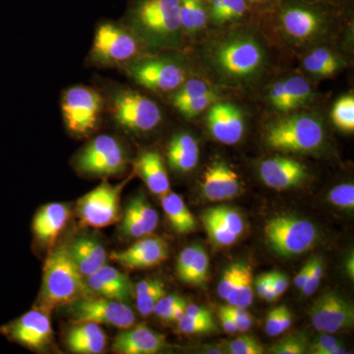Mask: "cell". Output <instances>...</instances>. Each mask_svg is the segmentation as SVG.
Here are the masks:
<instances>
[{
    "mask_svg": "<svg viewBox=\"0 0 354 354\" xmlns=\"http://www.w3.org/2000/svg\"><path fill=\"white\" fill-rule=\"evenodd\" d=\"M206 58L216 75L230 85L255 81L267 65L264 46L246 32H230L216 39L207 48Z\"/></svg>",
    "mask_w": 354,
    "mask_h": 354,
    "instance_id": "cell-1",
    "label": "cell"
},
{
    "mask_svg": "<svg viewBox=\"0 0 354 354\" xmlns=\"http://www.w3.org/2000/svg\"><path fill=\"white\" fill-rule=\"evenodd\" d=\"M129 24L153 50L176 48L183 41L179 0H138L130 12Z\"/></svg>",
    "mask_w": 354,
    "mask_h": 354,
    "instance_id": "cell-2",
    "label": "cell"
},
{
    "mask_svg": "<svg viewBox=\"0 0 354 354\" xmlns=\"http://www.w3.org/2000/svg\"><path fill=\"white\" fill-rule=\"evenodd\" d=\"M91 293L84 277L69 252L68 245L58 246L46 258L44 267L39 302L41 309L50 313L62 305H69Z\"/></svg>",
    "mask_w": 354,
    "mask_h": 354,
    "instance_id": "cell-3",
    "label": "cell"
},
{
    "mask_svg": "<svg viewBox=\"0 0 354 354\" xmlns=\"http://www.w3.org/2000/svg\"><path fill=\"white\" fill-rule=\"evenodd\" d=\"M266 142L276 150L309 153L318 150L325 140L322 121L311 114H291L274 121L266 131Z\"/></svg>",
    "mask_w": 354,
    "mask_h": 354,
    "instance_id": "cell-4",
    "label": "cell"
},
{
    "mask_svg": "<svg viewBox=\"0 0 354 354\" xmlns=\"http://www.w3.org/2000/svg\"><path fill=\"white\" fill-rule=\"evenodd\" d=\"M142 41L130 29L104 22L95 30L90 59L104 67L134 64L142 51Z\"/></svg>",
    "mask_w": 354,
    "mask_h": 354,
    "instance_id": "cell-5",
    "label": "cell"
},
{
    "mask_svg": "<svg viewBox=\"0 0 354 354\" xmlns=\"http://www.w3.org/2000/svg\"><path fill=\"white\" fill-rule=\"evenodd\" d=\"M109 109L116 123L128 131H152L162 120V111L155 102L129 88L113 91Z\"/></svg>",
    "mask_w": 354,
    "mask_h": 354,
    "instance_id": "cell-6",
    "label": "cell"
},
{
    "mask_svg": "<svg viewBox=\"0 0 354 354\" xmlns=\"http://www.w3.org/2000/svg\"><path fill=\"white\" fill-rule=\"evenodd\" d=\"M104 109L101 94L87 86H73L65 91L62 111L65 127L77 136H88L99 127Z\"/></svg>",
    "mask_w": 354,
    "mask_h": 354,
    "instance_id": "cell-7",
    "label": "cell"
},
{
    "mask_svg": "<svg viewBox=\"0 0 354 354\" xmlns=\"http://www.w3.org/2000/svg\"><path fill=\"white\" fill-rule=\"evenodd\" d=\"M265 235L272 250L283 257L306 252L316 243L318 237L311 221L290 216L271 218L266 223Z\"/></svg>",
    "mask_w": 354,
    "mask_h": 354,
    "instance_id": "cell-8",
    "label": "cell"
},
{
    "mask_svg": "<svg viewBox=\"0 0 354 354\" xmlns=\"http://www.w3.org/2000/svg\"><path fill=\"white\" fill-rule=\"evenodd\" d=\"M76 167L88 176H109L127 169V158L122 144L111 135H100L78 153Z\"/></svg>",
    "mask_w": 354,
    "mask_h": 354,
    "instance_id": "cell-9",
    "label": "cell"
},
{
    "mask_svg": "<svg viewBox=\"0 0 354 354\" xmlns=\"http://www.w3.org/2000/svg\"><path fill=\"white\" fill-rule=\"evenodd\" d=\"M127 180L113 185L104 180L77 203V216L85 227L104 228L120 220V201Z\"/></svg>",
    "mask_w": 354,
    "mask_h": 354,
    "instance_id": "cell-10",
    "label": "cell"
},
{
    "mask_svg": "<svg viewBox=\"0 0 354 354\" xmlns=\"http://www.w3.org/2000/svg\"><path fill=\"white\" fill-rule=\"evenodd\" d=\"M68 313L74 323L92 322L118 329H129L135 324V314L124 302L99 295H85L69 304Z\"/></svg>",
    "mask_w": 354,
    "mask_h": 354,
    "instance_id": "cell-11",
    "label": "cell"
},
{
    "mask_svg": "<svg viewBox=\"0 0 354 354\" xmlns=\"http://www.w3.org/2000/svg\"><path fill=\"white\" fill-rule=\"evenodd\" d=\"M279 28L288 41L298 44H311L327 34L329 22L318 9L290 4L279 15Z\"/></svg>",
    "mask_w": 354,
    "mask_h": 354,
    "instance_id": "cell-12",
    "label": "cell"
},
{
    "mask_svg": "<svg viewBox=\"0 0 354 354\" xmlns=\"http://www.w3.org/2000/svg\"><path fill=\"white\" fill-rule=\"evenodd\" d=\"M128 67L135 82L158 93L177 90L187 77L185 67L171 58L140 59Z\"/></svg>",
    "mask_w": 354,
    "mask_h": 354,
    "instance_id": "cell-13",
    "label": "cell"
},
{
    "mask_svg": "<svg viewBox=\"0 0 354 354\" xmlns=\"http://www.w3.org/2000/svg\"><path fill=\"white\" fill-rule=\"evenodd\" d=\"M0 332L9 341L37 351L48 348L53 339L50 316L43 309L30 310L19 318L2 326Z\"/></svg>",
    "mask_w": 354,
    "mask_h": 354,
    "instance_id": "cell-14",
    "label": "cell"
},
{
    "mask_svg": "<svg viewBox=\"0 0 354 354\" xmlns=\"http://www.w3.org/2000/svg\"><path fill=\"white\" fill-rule=\"evenodd\" d=\"M310 319L319 332L335 334L353 327V306L335 291H329L317 298L312 305Z\"/></svg>",
    "mask_w": 354,
    "mask_h": 354,
    "instance_id": "cell-15",
    "label": "cell"
},
{
    "mask_svg": "<svg viewBox=\"0 0 354 354\" xmlns=\"http://www.w3.org/2000/svg\"><path fill=\"white\" fill-rule=\"evenodd\" d=\"M207 124L214 138L227 145H234L243 136L244 116L232 102H218L209 106Z\"/></svg>",
    "mask_w": 354,
    "mask_h": 354,
    "instance_id": "cell-16",
    "label": "cell"
},
{
    "mask_svg": "<svg viewBox=\"0 0 354 354\" xmlns=\"http://www.w3.org/2000/svg\"><path fill=\"white\" fill-rule=\"evenodd\" d=\"M169 256V247L160 237H146L129 248L111 254V259L127 270L147 269L162 264Z\"/></svg>",
    "mask_w": 354,
    "mask_h": 354,
    "instance_id": "cell-17",
    "label": "cell"
},
{
    "mask_svg": "<svg viewBox=\"0 0 354 354\" xmlns=\"http://www.w3.org/2000/svg\"><path fill=\"white\" fill-rule=\"evenodd\" d=\"M91 293L99 297L111 298L118 301H131L134 288L127 274L109 265L102 266L97 271L85 278Z\"/></svg>",
    "mask_w": 354,
    "mask_h": 354,
    "instance_id": "cell-18",
    "label": "cell"
},
{
    "mask_svg": "<svg viewBox=\"0 0 354 354\" xmlns=\"http://www.w3.org/2000/svg\"><path fill=\"white\" fill-rule=\"evenodd\" d=\"M259 171L262 180L276 190L295 187L307 178V169L304 165L293 158L279 156L262 162Z\"/></svg>",
    "mask_w": 354,
    "mask_h": 354,
    "instance_id": "cell-19",
    "label": "cell"
},
{
    "mask_svg": "<svg viewBox=\"0 0 354 354\" xmlns=\"http://www.w3.org/2000/svg\"><path fill=\"white\" fill-rule=\"evenodd\" d=\"M241 191L239 177L225 162L215 160L203 176L202 192L209 201L232 199Z\"/></svg>",
    "mask_w": 354,
    "mask_h": 354,
    "instance_id": "cell-20",
    "label": "cell"
},
{
    "mask_svg": "<svg viewBox=\"0 0 354 354\" xmlns=\"http://www.w3.org/2000/svg\"><path fill=\"white\" fill-rule=\"evenodd\" d=\"M167 346L165 335L145 326L129 328L116 335L113 351L120 354H156Z\"/></svg>",
    "mask_w": 354,
    "mask_h": 354,
    "instance_id": "cell-21",
    "label": "cell"
},
{
    "mask_svg": "<svg viewBox=\"0 0 354 354\" xmlns=\"http://www.w3.org/2000/svg\"><path fill=\"white\" fill-rule=\"evenodd\" d=\"M157 211L144 196H135L128 203L121 221V234L127 237L139 239L152 234L158 227Z\"/></svg>",
    "mask_w": 354,
    "mask_h": 354,
    "instance_id": "cell-22",
    "label": "cell"
},
{
    "mask_svg": "<svg viewBox=\"0 0 354 354\" xmlns=\"http://www.w3.org/2000/svg\"><path fill=\"white\" fill-rule=\"evenodd\" d=\"M70 209L62 203H51L39 209L32 221V230L38 241L46 245L55 243L67 225Z\"/></svg>",
    "mask_w": 354,
    "mask_h": 354,
    "instance_id": "cell-23",
    "label": "cell"
},
{
    "mask_svg": "<svg viewBox=\"0 0 354 354\" xmlns=\"http://www.w3.org/2000/svg\"><path fill=\"white\" fill-rule=\"evenodd\" d=\"M135 171L153 194L162 196L171 191V183L165 171L164 160L156 151L142 153L135 162Z\"/></svg>",
    "mask_w": 354,
    "mask_h": 354,
    "instance_id": "cell-24",
    "label": "cell"
},
{
    "mask_svg": "<svg viewBox=\"0 0 354 354\" xmlns=\"http://www.w3.org/2000/svg\"><path fill=\"white\" fill-rule=\"evenodd\" d=\"M67 346L70 351L79 354L101 353L106 348V333L99 324L75 323L67 335Z\"/></svg>",
    "mask_w": 354,
    "mask_h": 354,
    "instance_id": "cell-25",
    "label": "cell"
},
{
    "mask_svg": "<svg viewBox=\"0 0 354 354\" xmlns=\"http://www.w3.org/2000/svg\"><path fill=\"white\" fill-rule=\"evenodd\" d=\"M72 259L84 278L106 265L108 254L100 242L88 237H80L68 245Z\"/></svg>",
    "mask_w": 354,
    "mask_h": 354,
    "instance_id": "cell-26",
    "label": "cell"
},
{
    "mask_svg": "<svg viewBox=\"0 0 354 354\" xmlns=\"http://www.w3.org/2000/svg\"><path fill=\"white\" fill-rule=\"evenodd\" d=\"M199 152V146L192 135L178 133L172 137L167 146V162L174 171H190L198 164Z\"/></svg>",
    "mask_w": 354,
    "mask_h": 354,
    "instance_id": "cell-27",
    "label": "cell"
},
{
    "mask_svg": "<svg viewBox=\"0 0 354 354\" xmlns=\"http://www.w3.org/2000/svg\"><path fill=\"white\" fill-rule=\"evenodd\" d=\"M162 206L171 227L177 234H188L196 230V218L178 194L169 191L162 195Z\"/></svg>",
    "mask_w": 354,
    "mask_h": 354,
    "instance_id": "cell-28",
    "label": "cell"
},
{
    "mask_svg": "<svg viewBox=\"0 0 354 354\" xmlns=\"http://www.w3.org/2000/svg\"><path fill=\"white\" fill-rule=\"evenodd\" d=\"M341 57L328 48H318L309 53L304 59V67L314 76L329 77L335 75L344 67Z\"/></svg>",
    "mask_w": 354,
    "mask_h": 354,
    "instance_id": "cell-29",
    "label": "cell"
},
{
    "mask_svg": "<svg viewBox=\"0 0 354 354\" xmlns=\"http://www.w3.org/2000/svg\"><path fill=\"white\" fill-rule=\"evenodd\" d=\"M167 295L165 283L158 279H144L134 288V297L139 313L149 316L153 313L158 300Z\"/></svg>",
    "mask_w": 354,
    "mask_h": 354,
    "instance_id": "cell-30",
    "label": "cell"
},
{
    "mask_svg": "<svg viewBox=\"0 0 354 354\" xmlns=\"http://www.w3.org/2000/svg\"><path fill=\"white\" fill-rule=\"evenodd\" d=\"M179 19L183 32L195 35L204 29L208 20L206 7L202 0H179Z\"/></svg>",
    "mask_w": 354,
    "mask_h": 354,
    "instance_id": "cell-31",
    "label": "cell"
},
{
    "mask_svg": "<svg viewBox=\"0 0 354 354\" xmlns=\"http://www.w3.org/2000/svg\"><path fill=\"white\" fill-rule=\"evenodd\" d=\"M283 82L286 94L285 111L304 106L313 97L311 85L302 77H290Z\"/></svg>",
    "mask_w": 354,
    "mask_h": 354,
    "instance_id": "cell-32",
    "label": "cell"
},
{
    "mask_svg": "<svg viewBox=\"0 0 354 354\" xmlns=\"http://www.w3.org/2000/svg\"><path fill=\"white\" fill-rule=\"evenodd\" d=\"M252 268L247 263H242L241 274L237 279L234 290L227 298V304L232 306L248 308L253 302Z\"/></svg>",
    "mask_w": 354,
    "mask_h": 354,
    "instance_id": "cell-33",
    "label": "cell"
},
{
    "mask_svg": "<svg viewBox=\"0 0 354 354\" xmlns=\"http://www.w3.org/2000/svg\"><path fill=\"white\" fill-rule=\"evenodd\" d=\"M245 0H213L209 17L216 25L239 19L246 12Z\"/></svg>",
    "mask_w": 354,
    "mask_h": 354,
    "instance_id": "cell-34",
    "label": "cell"
},
{
    "mask_svg": "<svg viewBox=\"0 0 354 354\" xmlns=\"http://www.w3.org/2000/svg\"><path fill=\"white\" fill-rule=\"evenodd\" d=\"M203 225L209 239L218 246H230L237 241L239 236L227 230L218 218L212 216L208 209L202 215Z\"/></svg>",
    "mask_w": 354,
    "mask_h": 354,
    "instance_id": "cell-35",
    "label": "cell"
},
{
    "mask_svg": "<svg viewBox=\"0 0 354 354\" xmlns=\"http://www.w3.org/2000/svg\"><path fill=\"white\" fill-rule=\"evenodd\" d=\"M332 120L335 127L342 131L353 132L354 130V97L344 95L335 102L332 111Z\"/></svg>",
    "mask_w": 354,
    "mask_h": 354,
    "instance_id": "cell-36",
    "label": "cell"
},
{
    "mask_svg": "<svg viewBox=\"0 0 354 354\" xmlns=\"http://www.w3.org/2000/svg\"><path fill=\"white\" fill-rule=\"evenodd\" d=\"M214 88L209 87L208 84L205 83L204 81L200 79L193 78L190 80L185 81L174 93L172 95V104L174 108L180 106L184 102H189L195 97H201L208 94V93L213 92Z\"/></svg>",
    "mask_w": 354,
    "mask_h": 354,
    "instance_id": "cell-37",
    "label": "cell"
},
{
    "mask_svg": "<svg viewBox=\"0 0 354 354\" xmlns=\"http://www.w3.org/2000/svg\"><path fill=\"white\" fill-rule=\"evenodd\" d=\"M209 269V259L208 254L203 247H200L194 262L192 263L189 270L183 279V283L198 286H204L208 281Z\"/></svg>",
    "mask_w": 354,
    "mask_h": 354,
    "instance_id": "cell-38",
    "label": "cell"
},
{
    "mask_svg": "<svg viewBox=\"0 0 354 354\" xmlns=\"http://www.w3.org/2000/svg\"><path fill=\"white\" fill-rule=\"evenodd\" d=\"M208 212L236 236H241L243 234L244 221L239 212L227 206L215 207L209 209Z\"/></svg>",
    "mask_w": 354,
    "mask_h": 354,
    "instance_id": "cell-39",
    "label": "cell"
},
{
    "mask_svg": "<svg viewBox=\"0 0 354 354\" xmlns=\"http://www.w3.org/2000/svg\"><path fill=\"white\" fill-rule=\"evenodd\" d=\"M218 101V94L216 91L208 93V94L201 95V97H195L189 102H184L180 106H176L184 118H193L201 114L203 111L209 109L212 104Z\"/></svg>",
    "mask_w": 354,
    "mask_h": 354,
    "instance_id": "cell-40",
    "label": "cell"
},
{
    "mask_svg": "<svg viewBox=\"0 0 354 354\" xmlns=\"http://www.w3.org/2000/svg\"><path fill=\"white\" fill-rule=\"evenodd\" d=\"M178 328L183 334L200 335L218 332V328L215 322H205L197 320L184 314L178 321Z\"/></svg>",
    "mask_w": 354,
    "mask_h": 354,
    "instance_id": "cell-41",
    "label": "cell"
},
{
    "mask_svg": "<svg viewBox=\"0 0 354 354\" xmlns=\"http://www.w3.org/2000/svg\"><path fill=\"white\" fill-rule=\"evenodd\" d=\"M228 351L232 354H263L264 348L259 342L251 335H241L228 342Z\"/></svg>",
    "mask_w": 354,
    "mask_h": 354,
    "instance_id": "cell-42",
    "label": "cell"
},
{
    "mask_svg": "<svg viewBox=\"0 0 354 354\" xmlns=\"http://www.w3.org/2000/svg\"><path fill=\"white\" fill-rule=\"evenodd\" d=\"M310 353L313 354H344L346 353V351L339 339L327 333H324V335L317 337L312 344Z\"/></svg>",
    "mask_w": 354,
    "mask_h": 354,
    "instance_id": "cell-43",
    "label": "cell"
},
{
    "mask_svg": "<svg viewBox=\"0 0 354 354\" xmlns=\"http://www.w3.org/2000/svg\"><path fill=\"white\" fill-rule=\"evenodd\" d=\"M329 200L339 208H354V186L351 183L339 184L330 191Z\"/></svg>",
    "mask_w": 354,
    "mask_h": 354,
    "instance_id": "cell-44",
    "label": "cell"
},
{
    "mask_svg": "<svg viewBox=\"0 0 354 354\" xmlns=\"http://www.w3.org/2000/svg\"><path fill=\"white\" fill-rule=\"evenodd\" d=\"M242 263H235L225 269L218 286V293L221 298L227 300L234 290L237 279L241 274Z\"/></svg>",
    "mask_w": 354,
    "mask_h": 354,
    "instance_id": "cell-45",
    "label": "cell"
},
{
    "mask_svg": "<svg viewBox=\"0 0 354 354\" xmlns=\"http://www.w3.org/2000/svg\"><path fill=\"white\" fill-rule=\"evenodd\" d=\"M223 308L225 309L228 315L232 317L239 332L243 333L251 329L253 325V317L247 311L246 308L232 306L230 304L223 306Z\"/></svg>",
    "mask_w": 354,
    "mask_h": 354,
    "instance_id": "cell-46",
    "label": "cell"
},
{
    "mask_svg": "<svg viewBox=\"0 0 354 354\" xmlns=\"http://www.w3.org/2000/svg\"><path fill=\"white\" fill-rule=\"evenodd\" d=\"M306 342L297 337H286L271 348L274 354H304L306 353Z\"/></svg>",
    "mask_w": 354,
    "mask_h": 354,
    "instance_id": "cell-47",
    "label": "cell"
},
{
    "mask_svg": "<svg viewBox=\"0 0 354 354\" xmlns=\"http://www.w3.org/2000/svg\"><path fill=\"white\" fill-rule=\"evenodd\" d=\"M183 299L184 298L178 297V295H165V297H162L158 300L155 309H153V313L158 317H160L162 320L169 322L172 311H174V309L176 308L177 305L180 304Z\"/></svg>",
    "mask_w": 354,
    "mask_h": 354,
    "instance_id": "cell-48",
    "label": "cell"
},
{
    "mask_svg": "<svg viewBox=\"0 0 354 354\" xmlns=\"http://www.w3.org/2000/svg\"><path fill=\"white\" fill-rule=\"evenodd\" d=\"M200 247L201 246L191 245L186 247L179 255L178 259H177L176 274L180 281H183L186 272L189 270L192 263L194 262Z\"/></svg>",
    "mask_w": 354,
    "mask_h": 354,
    "instance_id": "cell-49",
    "label": "cell"
},
{
    "mask_svg": "<svg viewBox=\"0 0 354 354\" xmlns=\"http://www.w3.org/2000/svg\"><path fill=\"white\" fill-rule=\"evenodd\" d=\"M323 262L320 258H315L314 259L313 269H312L311 274H310L308 279L304 288H302V293L305 297H309V295H313L317 290H318L319 286L321 283V279L323 278Z\"/></svg>",
    "mask_w": 354,
    "mask_h": 354,
    "instance_id": "cell-50",
    "label": "cell"
},
{
    "mask_svg": "<svg viewBox=\"0 0 354 354\" xmlns=\"http://www.w3.org/2000/svg\"><path fill=\"white\" fill-rule=\"evenodd\" d=\"M255 286L259 297L264 298L267 301H274L278 298L272 285V272L258 277Z\"/></svg>",
    "mask_w": 354,
    "mask_h": 354,
    "instance_id": "cell-51",
    "label": "cell"
},
{
    "mask_svg": "<svg viewBox=\"0 0 354 354\" xmlns=\"http://www.w3.org/2000/svg\"><path fill=\"white\" fill-rule=\"evenodd\" d=\"M281 307L271 310L266 321V333L269 337H277L283 334L281 330Z\"/></svg>",
    "mask_w": 354,
    "mask_h": 354,
    "instance_id": "cell-52",
    "label": "cell"
},
{
    "mask_svg": "<svg viewBox=\"0 0 354 354\" xmlns=\"http://www.w3.org/2000/svg\"><path fill=\"white\" fill-rule=\"evenodd\" d=\"M186 315L197 319V320L205 321V322H215L211 311L204 307L197 306V305H187L185 309Z\"/></svg>",
    "mask_w": 354,
    "mask_h": 354,
    "instance_id": "cell-53",
    "label": "cell"
},
{
    "mask_svg": "<svg viewBox=\"0 0 354 354\" xmlns=\"http://www.w3.org/2000/svg\"><path fill=\"white\" fill-rule=\"evenodd\" d=\"M272 285L277 297H281L288 288V278L283 272H272Z\"/></svg>",
    "mask_w": 354,
    "mask_h": 354,
    "instance_id": "cell-54",
    "label": "cell"
},
{
    "mask_svg": "<svg viewBox=\"0 0 354 354\" xmlns=\"http://www.w3.org/2000/svg\"><path fill=\"white\" fill-rule=\"evenodd\" d=\"M314 259H315V258L310 259L308 262L302 267V269L298 272L297 276L295 277V285L297 288H299V290H302L305 283H306L307 279L309 278L310 274H311L314 266Z\"/></svg>",
    "mask_w": 354,
    "mask_h": 354,
    "instance_id": "cell-55",
    "label": "cell"
},
{
    "mask_svg": "<svg viewBox=\"0 0 354 354\" xmlns=\"http://www.w3.org/2000/svg\"><path fill=\"white\" fill-rule=\"evenodd\" d=\"M218 319H220L221 327L227 334L234 335L235 333L239 332L232 317L228 315L225 309L223 308V306L218 310Z\"/></svg>",
    "mask_w": 354,
    "mask_h": 354,
    "instance_id": "cell-56",
    "label": "cell"
},
{
    "mask_svg": "<svg viewBox=\"0 0 354 354\" xmlns=\"http://www.w3.org/2000/svg\"><path fill=\"white\" fill-rule=\"evenodd\" d=\"M291 323H292V315H291L290 310L286 306L281 307V330H283V333L290 329Z\"/></svg>",
    "mask_w": 354,
    "mask_h": 354,
    "instance_id": "cell-57",
    "label": "cell"
},
{
    "mask_svg": "<svg viewBox=\"0 0 354 354\" xmlns=\"http://www.w3.org/2000/svg\"><path fill=\"white\" fill-rule=\"evenodd\" d=\"M186 306H187V304H186L185 299H183L172 311L169 322H177L185 314Z\"/></svg>",
    "mask_w": 354,
    "mask_h": 354,
    "instance_id": "cell-58",
    "label": "cell"
},
{
    "mask_svg": "<svg viewBox=\"0 0 354 354\" xmlns=\"http://www.w3.org/2000/svg\"><path fill=\"white\" fill-rule=\"evenodd\" d=\"M246 2H251V3H264L267 0H245Z\"/></svg>",
    "mask_w": 354,
    "mask_h": 354,
    "instance_id": "cell-59",
    "label": "cell"
}]
</instances>
